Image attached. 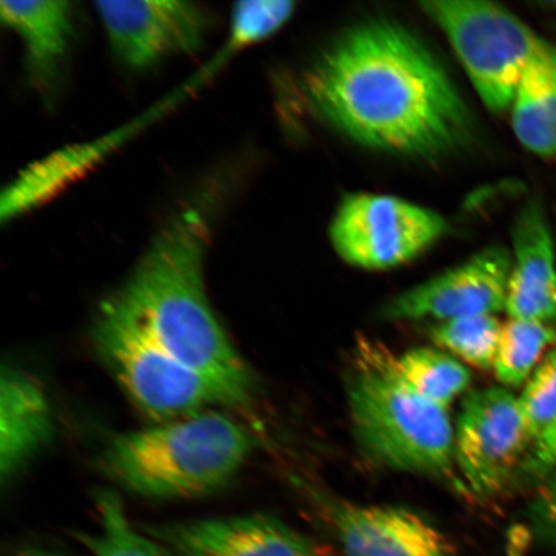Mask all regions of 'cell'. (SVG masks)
Wrapping results in <instances>:
<instances>
[{
    "instance_id": "1",
    "label": "cell",
    "mask_w": 556,
    "mask_h": 556,
    "mask_svg": "<svg viewBox=\"0 0 556 556\" xmlns=\"http://www.w3.org/2000/svg\"><path fill=\"white\" fill-rule=\"evenodd\" d=\"M303 86L316 114L368 149L433 159L470 134L467 104L446 70L394 21H365L340 34Z\"/></svg>"
},
{
    "instance_id": "2",
    "label": "cell",
    "mask_w": 556,
    "mask_h": 556,
    "mask_svg": "<svg viewBox=\"0 0 556 556\" xmlns=\"http://www.w3.org/2000/svg\"><path fill=\"white\" fill-rule=\"evenodd\" d=\"M206 204L179 208L157 229L114 295L160 344L224 393L231 408L252 405L255 380L208 301Z\"/></svg>"
},
{
    "instance_id": "3",
    "label": "cell",
    "mask_w": 556,
    "mask_h": 556,
    "mask_svg": "<svg viewBox=\"0 0 556 556\" xmlns=\"http://www.w3.org/2000/svg\"><path fill=\"white\" fill-rule=\"evenodd\" d=\"M397 361L379 340L361 337L354 345L346 380L354 437L381 467L448 476L455 464V427L447 408L416 392Z\"/></svg>"
},
{
    "instance_id": "4",
    "label": "cell",
    "mask_w": 556,
    "mask_h": 556,
    "mask_svg": "<svg viewBox=\"0 0 556 556\" xmlns=\"http://www.w3.org/2000/svg\"><path fill=\"white\" fill-rule=\"evenodd\" d=\"M254 446L245 427L214 408L115 437L103 465L114 481L139 496L200 497L231 482Z\"/></svg>"
},
{
    "instance_id": "5",
    "label": "cell",
    "mask_w": 556,
    "mask_h": 556,
    "mask_svg": "<svg viewBox=\"0 0 556 556\" xmlns=\"http://www.w3.org/2000/svg\"><path fill=\"white\" fill-rule=\"evenodd\" d=\"M93 344L125 394L155 424L231 408L217 387L166 351L114 294L97 313Z\"/></svg>"
},
{
    "instance_id": "6",
    "label": "cell",
    "mask_w": 556,
    "mask_h": 556,
    "mask_svg": "<svg viewBox=\"0 0 556 556\" xmlns=\"http://www.w3.org/2000/svg\"><path fill=\"white\" fill-rule=\"evenodd\" d=\"M420 7L446 35L485 108L495 114L510 110L521 76L545 40L496 3L433 0Z\"/></svg>"
},
{
    "instance_id": "7",
    "label": "cell",
    "mask_w": 556,
    "mask_h": 556,
    "mask_svg": "<svg viewBox=\"0 0 556 556\" xmlns=\"http://www.w3.org/2000/svg\"><path fill=\"white\" fill-rule=\"evenodd\" d=\"M447 222L428 207L391 194L352 193L330 225L333 250L353 267L382 270L417 258L447 231Z\"/></svg>"
},
{
    "instance_id": "8",
    "label": "cell",
    "mask_w": 556,
    "mask_h": 556,
    "mask_svg": "<svg viewBox=\"0 0 556 556\" xmlns=\"http://www.w3.org/2000/svg\"><path fill=\"white\" fill-rule=\"evenodd\" d=\"M532 450L519 400L503 387L465 397L455 427L454 462L477 497L502 491Z\"/></svg>"
},
{
    "instance_id": "9",
    "label": "cell",
    "mask_w": 556,
    "mask_h": 556,
    "mask_svg": "<svg viewBox=\"0 0 556 556\" xmlns=\"http://www.w3.org/2000/svg\"><path fill=\"white\" fill-rule=\"evenodd\" d=\"M111 52L142 72L173 55L197 53L211 30L205 7L177 0H100L94 3Z\"/></svg>"
},
{
    "instance_id": "10",
    "label": "cell",
    "mask_w": 556,
    "mask_h": 556,
    "mask_svg": "<svg viewBox=\"0 0 556 556\" xmlns=\"http://www.w3.org/2000/svg\"><path fill=\"white\" fill-rule=\"evenodd\" d=\"M513 256L492 247L460 266L403 291L392 299L382 317L391 321L438 319L440 323L472 316H496L506 309Z\"/></svg>"
},
{
    "instance_id": "11",
    "label": "cell",
    "mask_w": 556,
    "mask_h": 556,
    "mask_svg": "<svg viewBox=\"0 0 556 556\" xmlns=\"http://www.w3.org/2000/svg\"><path fill=\"white\" fill-rule=\"evenodd\" d=\"M143 531L180 556H329L293 528L260 514L177 521Z\"/></svg>"
},
{
    "instance_id": "12",
    "label": "cell",
    "mask_w": 556,
    "mask_h": 556,
    "mask_svg": "<svg viewBox=\"0 0 556 556\" xmlns=\"http://www.w3.org/2000/svg\"><path fill=\"white\" fill-rule=\"evenodd\" d=\"M328 517L346 556H454L450 540L406 507L336 502Z\"/></svg>"
},
{
    "instance_id": "13",
    "label": "cell",
    "mask_w": 556,
    "mask_h": 556,
    "mask_svg": "<svg viewBox=\"0 0 556 556\" xmlns=\"http://www.w3.org/2000/svg\"><path fill=\"white\" fill-rule=\"evenodd\" d=\"M513 243L507 315L556 329V248L544 207L538 201L518 214Z\"/></svg>"
},
{
    "instance_id": "14",
    "label": "cell",
    "mask_w": 556,
    "mask_h": 556,
    "mask_svg": "<svg viewBox=\"0 0 556 556\" xmlns=\"http://www.w3.org/2000/svg\"><path fill=\"white\" fill-rule=\"evenodd\" d=\"M150 124L148 117L89 142L65 146L21 170L0 194V220L12 222L45 204Z\"/></svg>"
},
{
    "instance_id": "15",
    "label": "cell",
    "mask_w": 556,
    "mask_h": 556,
    "mask_svg": "<svg viewBox=\"0 0 556 556\" xmlns=\"http://www.w3.org/2000/svg\"><path fill=\"white\" fill-rule=\"evenodd\" d=\"M53 432L51 403L40 382L20 367L4 365L0 378V477L15 479Z\"/></svg>"
},
{
    "instance_id": "16",
    "label": "cell",
    "mask_w": 556,
    "mask_h": 556,
    "mask_svg": "<svg viewBox=\"0 0 556 556\" xmlns=\"http://www.w3.org/2000/svg\"><path fill=\"white\" fill-rule=\"evenodd\" d=\"M0 21L23 41L25 65L35 86L51 89L72 46L73 3L64 0L0 2Z\"/></svg>"
},
{
    "instance_id": "17",
    "label": "cell",
    "mask_w": 556,
    "mask_h": 556,
    "mask_svg": "<svg viewBox=\"0 0 556 556\" xmlns=\"http://www.w3.org/2000/svg\"><path fill=\"white\" fill-rule=\"evenodd\" d=\"M511 124L518 141L532 154L556 156V47L546 40L521 76Z\"/></svg>"
},
{
    "instance_id": "18",
    "label": "cell",
    "mask_w": 556,
    "mask_h": 556,
    "mask_svg": "<svg viewBox=\"0 0 556 556\" xmlns=\"http://www.w3.org/2000/svg\"><path fill=\"white\" fill-rule=\"evenodd\" d=\"M99 528L78 540L92 556H180L130 523L122 498L113 491L97 495Z\"/></svg>"
},
{
    "instance_id": "19",
    "label": "cell",
    "mask_w": 556,
    "mask_h": 556,
    "mask_svg": "<svg viewBox=\"0 0 556 556\" xmlns=\"http://www.w3.org/2000/svg\"><path fill=\"white\" fill-rule=\"evenodd\" d=\"M399 368L416 392L448 408L470 386L468 368L451 354L433 348H415L399 357Z\"/></svg>"
},
{
    "instance_id": "20",
    "label": "cell",
    "mask_w": 556,
    "mask_h": 556,
    "mask_svg": "<svg viewBox=\"0 0 556 556\" xmlns=\"http://www.w3.org/2000/svg\"><path fill=\"white\" fill-rule=\"evenodd\" d=\"M556 342L553 326L510 318L503 326L495 372L506 387H519L531 378L548 346Z\"/></svg>"
},
{
    "instance_id": "21",
    "label": "cell",
    "mask_w": 556,
    "mask_h": 556,
    "mask_svg": "<svg viewBox=\"0 0 556 556\" xmlns=\"http://www.w3.org/2000/svg\"><path fill=\"white\" fill-rule=\"evenodd\" d=\"M503 325L496 316H472L440 323L430 329L433 342L481 370L495 367Z\"/></svg>"
},
{
    "instance_id": "22",
    "label": "cell",
    "mask_w": 556,
    "mask_h": 556,
    "mask_svg": "<svg viewBox=\"0 0 556 556\" xmlns=\"http://www.w3.org/2000/svg\"><path fill=\"white\" fill-rule=\"evenodd\" d=\"M518 400L533 447L556 421V350L541 361Z\"/></svg>"
},
{
    "instance_id": "23",
    "label": "cell",
    "mask_w": 556,
    "mask_h": 556,
    "mask_svg": "<svg viewBox=\"0 0 556 556\" xmlns=\"http://www.w3.org/2000/svg\"><path fill=\"white\" fill-rule=\"evenodd\" d=\"M525 468L538 476L556 471V421L534 442Z\"/></svg>"
},
{
    "instance_id": "24",
    "label": "cell",
    "mask_w": 556,
    "mask_h": 556,
    "mask_svg": "<svg viewBox=\"0 0 556 556\" xmlns=\"http://www.w3.org/2000/svg\"><path fill=\"white\" fill-rule=\"evenodd\" d=\"M536 516L542 532L556 546V471L541 492Z\"/></svg>"
},
{
    "instance_id": "25",
    "label": "cell",
    "mask_w": 556,
    "mask_h": 556,
    "mask_svg": "<svg viewBox=\"0 0 556 556\" xmlns=\"http://www.w3.org/2000/svg\"><path fill=\"white\" fill-rule=\"evenodd\" d=\"M17 556H66V555L50 552V551H45V548L29 547V548H25V551L21 552Z\"/></svg>"
},
{
    "instance_id": "26",
    "label": "cell",
    "mask_w": 556,
    "mask_h": 556,
    "mask_svg": "<svg viewBox=\"0 0 556 556\" xmlns=\"http://www.w3.org/2000/svg\"><path fill=\"white\" fill-rule=\"evenodd\" d=\"M551 5H553L554 9L556 10V2L551 3Z\"/></svg>"
}]
</instances>
